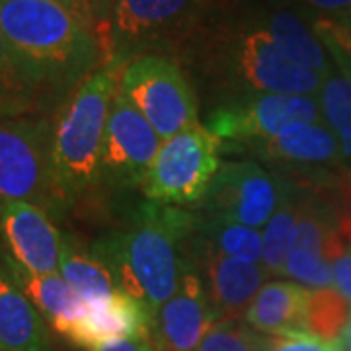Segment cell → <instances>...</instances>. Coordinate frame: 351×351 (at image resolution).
<instances>
[{"label":"cell","instance_id":"6da1fadb","mask_svg":"<svg viewBox=\"0 0 351 351\" xmlns=\"http://www.w3.org/2000/svg\"><path fill=\"white\" fill-rule=\"evenodd\" d=\"M199 78L221 106L267 94L313 96L326 76L295 64L277 47L260 18H213L174 59Z\"/></svg>","mask_w":351,"mask_h":351},{"label":"cell","instance_id":"7a4b0ae2","mask_svg":"<svg viewBox=\"0 0 351 351\" xmlns=\"http://www.w3.org/2000/svg\"><path fill=\"white\" fill-rule=\"evenodd\" d=\"M0 32L47 110L104 63L98 39L55 0H0Z\"/></svg>","mask_w":351,"mask_h":351},{"label":"cell","instance_id":"3957f363","mask_svg":"<svg viewBox=\"0 0 351 351\" xmlns=\"http://www.w3.org/2000/svg\"><path fill=\"white\" fill-rule=\"evenodd\" d=\"M197 226V217L151 203L138 209L131 226L104 234L90 250L112 271L119 291L156 313L180 287L189 262L180 256V244L193 237Z\"/></svg>","mask_w":351,"mask_h":351},{"label":"cell","instance_id":"277c9868","mask_svg":"<svg viewBox=\"0 0 351 351\" xmlns=\"http://www.w3.org/2000/svg\"><path fill=\"white\" fill-rule=\"evenodd\" d=\"M119 63L94 71L53 115V164L64 199L73 205L100 182V158Z\"/></svg>","mask_w":351,"mask_h":351},{"label":"cell","instance_id":"5b68a950","mask_svg":"<svg viewBox=\"0 0 351 351\" xmlns=\"http://www.w3.org/2000/svg\"><path fill=\"white\" fill-rule=\"evenodd\" d=\"M230 0H115L110 20V63L125 64L143 55L174 61L180 51Z\"/></svg>","mask_w":351,"mask_h":351},{"label":"cell","instance_id":"8992f818","mask_svg":"<svg viewBox=\"0 0 351 351\" xmlns=\"http://www.w3.org/2000/svg\"><path fill=\"white\" fill-rule=\"evenodd\" d=\"M10 203H32L51 217L71 207L55 174L53 119L45 115L0 117V211Z\"/></svg>","mask_w":351,"mask_h":351},{"label":"cell","instance_id":"52a82bcc","mask_svg":"<svg viewBox=\"0 0 351 351\" xmlns=\"http://www.w3.org/2000/svg\"><path fill=\"white\" fill-rule=\"evenodd\" d=\"M117 90L168 141L197 125V96L182 66L168 57L143 55L121 66Z\"/></svg>","mask_w":351,"mask_h":351},{"label":"cell","instance_id":"ba28073f","mask_svg":"<svg viewBox=\"0 0 351 351\" xmlns=\"http://www.w3.org/2000/svg\"><path fill=\"white\" fill-rule=\"evenodd\" d=\"M219 147L221 138L199 123L164 141L141 186L145 195L172 207L203 199L221 168Z\"/></svg>","mask_w":351,"mask_h":351},{"label":"cell","instance_id":"9c48e42d","mask_svg":"<svg viewBox=\"0 0 351 351\" xmlns=\"http://www.w3.org/2000/svg\"><path fill=\"white\" fill-rule=\"evenodd\" d=\"M311 123H324L318 96L267 94L219 106L209 115L207 129L221 141L254 145Z\"/></svg>","mask_w":351,"mask_h":351},{"label":"cell","instance_id":"30bf717a","mask_svg":"<svg viewBox=\"0 0 351 351\" xmlns=\"http://www.w3.org/2000/svg\"><path fill=\"white\" fill-rule=\"evenodd\" d=\"M160 147L158 133L117 90L104 135L100 182L110 186H143Z\"/></svg>","mask_w":351,"mask_h":351},{"label":"cell","instance_id":"8fae6325","mask_svg":"<svg viewBox=\"0 0 351 351\" xmlns=\"http://www.w3.org/2000/svg\"><path fill=\"white\" fill-rule=\"evenodd\" d=\"M287 188L252 160L223 162L205 195L211 217L258 228L277 211Z\"/></svg>","mask_w":351,"mask_h":351},{"label":"cell","instance_id":"7c38bea8","mask_svg":"<svg viewBox=\"0 0 351 351\" xmlns=\"http://www.w3.org/2000/svg\"><path fill=\"white\" fill-rule=\"evenodd\" d=\"M338 237L336 205L320 191L304 189V209L283 274L306 287H332V256Z\"/></svg>","mask_w":351,"mask_h":351},{"label":"cell","instance_id":"4fadbf2b","mask_svg":"<svg viewBox=\"0 0 351 351\" xmlns=\"http://www.w3.org/2000/svg\"><path fill=\"white\" fill-rule=\"evenodd\" d=\"M215 322L207 289L188 262L174 297L154 313L151 339L156 351H197Z\"/></svg>","mask_w":351,"mask_h":351},{"label":"cell","instance_id":"5bb4252c","mask_svg":"<svg viewBox=\"0 0 351 351\" xmlns=\"http://www.w3.org/2000/svg\"><path fill=\"white\" fill-rule=\"evenodd\" d=\"M4 250L32 274H59L63 232L49 213L32 203H10L0 211Z\"/></svg>","mask_w":351,"mask_h":351},{"label":"cell","instance_id":"9a60e30c","mask_svg":"<svg viewBox=\"0 0 351 351\" xmlns=\"http://www.w3.org/2000/svg\"><path fill=\"white\" fill-rule=\"evenodd\" d=\"M195 254L199 256V262L203 265L201 269L207 281L205 289L217 316V322L219 320L237 322L239 318H244L258 291L263 287V277L267 271L258 263L230 258L201 242Z\"/></svg>","mask_w":351,"mask_h":351},{"label":"cell","instance_id":"2e32d148","mask_svg":"<svg viewBox=\"0 0 351 351\" xmlns=\"http://www.w3.org/2000/svg\"><path fill=\"white\" fill-rule=\"evenodd\" d=\"M152 318L154 313L145 302L117 291L106 301L88 304L84 316L64 338L88 351L113 339L151 338Z\"/></svg>","mask_w":351,"mask_h":351},{"label":"cell","instance_id":"e0dca14e","mask_svg":"<svg viewBox=\"0 0 351 351\" xmlns=\"http://www.w3.org/2000/svg\"><path fill=\"white\" fill-rule=\"evenodd\" d=\"M0 265L16 287L24 293L55 332L64 336L84 316L88 302L63 279L61 274H32L0 248Z\"/></svg>","mask_w":351,"mask_h":351},{"label":"cell","instance_id":"ac0fdd59","mask_svg":"<svg viewBox=\"0 0 351 351\" xmlns=\"http://www.w3.org/2000/svg\"><path fill=\"white\" fill-rule=\"evenodd\" d=\"M308 291L293 281L265 283L244 314V320L256 332L267 336L304 332Z\"/></svg>","mask_w":351,"mask_h":351},{"label":"cell","instance_id":"d6986e66","mask_svg":"<svg viewBox=\"0 0 351 351\" xmlns=\"http://www.w3.org/2000/svg\"><path fill=\"white\" fill-rule=\"evenodd\" d=\"M0 351H55L34 302L0 265Z\"/></svg>","mask_w":351,"mask_h":351},{"label":"cell","instance_id":"ffe728a7","mask_svg":"<svg viewBox=\"0 0 351 351\" xmlns=\"http://www.w3.org/2000/svg\"><path fill=\"white\" fill-rule=\"evenodd\" d=\"M263 160L281 164H330L341 158V141L326 123L291 129L283 135L254 143Z\"/></svg>","mask_w":351,"mask_h":351},{"label":"cell","instance_id":"44dd1931","mask_svg":"<svg viewBox=\"0 0 351 351\" xmlns=\"http://www.w3.org/2000/svg\"><path fill=\"white\" fill-rule=\"evenodd\" d=\"M260 20L289 61L322 76H328L334 71L326 55V47L314 36L313 27L302 22L301 16L289 10H279L263 14Z\"/></svg>","mask_w":351,"mask_h":351},{"label":"cell","instance_id":"7402d4cb","mask_svg":"<svg viewBox=\"0 0 351 351\" xmlns=\"http://www.w3.org/2000/svg\"><path fill=\"white\" fill-rule=\"evenodd\" d=\"M59 274L88 304L106 301L119 291L112 271L104 262L92 250H84L82 244L71 234H63Z\"/></svg>","mask_w":351,"mask_h":351},{"label":"cell","instance_id":"603a6c76","mask_svg":"<svg viewBox=\"0 0 351 351\" xmlns=\"http://www.w3.org/2000/svg\"><path fill=\"white\" fill-rule=\"evenodd\" d=\"M302 209H304V189L287 186L283 199L263 232L262 267L267 274H279V276L283 274L289 252L295 242Z\"/></svg>","mask_w":351,"mask_h":351},{"label":"cell","instance_id":"cb8c5ba5","mask_svg":"<svg viewBox=\"0 0 351 351\" xmlns=\"http://www.w3.org/2000/svg\"><path fill=\"white\" fill-rule=\"evenodd\" d=\"M43 112H47V104L0 32V117H24Z\"/></svg>","mask_w":351,"mask_h":351},{"label":"cell","instance_id":"d4e9b609","mask_svg":"<svg viewBox=\"0 0 351 351\" xmlns=\"http://www.w3.org/2000/svg\"><path fill=\"white\" fill-rule=\"evenodd\" d=\"M195 234L201 244L221 252L225 256L239 258V260L250 263L262 262L263 237L256 228L211 217L205 223H201L199 219V226H197Z\"/></svg>","mask_w":351,"mask_h":351},{"label":"cell","instance_id":"484cf974","mask_svg":"<svg viewBox=\"0 0 351 351\" xmlns=\"http://www.w3.org/2000/svg\"><path fill=\"white\" fill-rule=\"evenodd\" d=\"M350 320V302L343 299V295L334 285L308 291L304 332L328 341H338L343 338Z\"/></svg>","mask_w":351,"mask_h":351},{"label":"cell","instance_id":"4316f807","mask_svg":"<svg viewBox=\"0 0 351 351\" xmlns=\"http://www.w3.org/2000/svg\"><path fill=\"white\" fill-rule=\"evenodd\" d=\"M322 119L339 138L351 133V80L332 71L318 92Z\"/></svg>","mask_w":351,"mask_h":351},{"label":"cell","instance_id":"83f0119b","mask_svg":"<svg viewBox=\"0 0 351 351\" xmlns=\"http://www.w3.org/2000/svg\"><path fill=\"white\" fill-rule=\"evenodd\" d=\"M69 14H73L88 32L98 39L104 53V66L110 64V20L112 0H55Z\"/></svg>","mask_w":351,"mask_h":351},{"label":"cell","instance_id":"f1b7e54d","mask_svg":"<svg viewBox=\"0 0 351 351\" xmlns=\"http://www.w3.org/2000/svg\"><path fill=\"white\" fill-rule=\"evenodd\" d=\"M262 336L232 320H219L201 339L197 351H260Z\"/></svg>","mask_w":351,"mask_h":351},{"label":"cell","instance_id":"f546056e","mask_svg":"<svg viewBox=\"0 0 351 351\" xmlns=\"http://www.w3.org/2000/svg\"><path fill=\"white\" fill-rule=\"evenodd\" d=\"M313 32L330 55L351 53V8L338 16L313 18Z\"/></svg>","mask_w":351,"mask_h":351},{"label":"cell","instance_id":"4dcf8cb0","mask_svg":"<svg viewBox=\"0 0 351 351\" xmlns=\"http://www.w3.org/2000/svg\"><path fill=\"white\" fill-rule=\"evenodd\" d=\"M260 351H346L343 339L328 341L308 332H295L287 336H262Z\"/></svg>","mask_w":351,"mask_h":351},{"label":"cell","instance_id":"1f68e13d","mask_svg":"<svg viewBox=\"0 0 351 351\" xmlns=\"http://www.w3.org/2000/svg\"><path fill=\"white\" fill-rule=\"evenodd\" d=\"M332 277L334 287L343 295L351 306V240L339 232L334 256H332Z\"/></svg>","mask_w":351,"mask_h":351},{"label":"cell","instance_id":"d6a6232c","mask_svg":"<svg viewBox=\"0 0 351 351\" xmlns=\"http://www.w3.org/2000/svg\"><path fill=\"white\" fill-rule=\"evenodd\" d=\"M302 10L313 14V18L320 16H338L351 8V0H299Z\"/></svg>","mask_w":351,"mask_h":351},{"label":"cell","instance_id":"836d02e7","mask_svg":"<svg viewBox=\"0 0 351 351\" xmlns=\"http://www.w3.org/2000/svg\"><path fill=\"white\" fill-rule=\"evenodd\" d=\"M334 193H336L338 217L351 221V170H346V172H341L338 176L336 186H334Z\"/></svg>","mask_w":351,"mask_h":351},{"label":"cell","instance_id":"e575fe53","mask_svg":"<svg viewBox=\"0 0 351 351\" xmlns=\"http://www.w3.org/2000/svg\"><path fill=\"white\" fill-rule=\"evenodd\" d=\"M90 351H156L151 338H123L106 341Z\"/></svg>","mask_w":351,"mask_h":351},{"label":"cell","instance_id":"d590c367","mask_svg":"<svg viewBox=\"0 0 351 351\" xmlns=\"http://www.w3.org/2000/svg\"><path fill=\"white\" fill-rule=\"evenodd\" d=\"M330 59L339 73L348 80H351V53H334V55H330Z\"/></svg>","mask_w":351,"mask_h":351},{"label":"cell","instance_id":"8d00e7d4","mask_svg":"<svg viewBox=\"0 0 351 351\" xmlns=\"http://www.w3.org/2000/svg\"><path fill=\"white\" fill-rule=\"evenodd\" d=\"M339 141H341V160L351 162V133L343 138H339Z\"/></svg>","mask_w":351,"mask_h":351},{"label":"cell","instance_id":"74e56055","mask_svg":"<svg viewBox=\"0 0 351 351\" xmlns=\"http://www.w3.org/2000/svg\"><path fill=\"white\" fill-rule=\"evenodd\" d=\"M343 346H346V351H351V320L348 328H346V332H343Z\"/></svg>","mask_w":351,"mask_h":351},{"label":"cell","instance_id":"f35d334b","mask_svg":"<svg viewBox=\"0 0 351 351\" xmlns=\"http://www.w3.org/2000/svg\"><path fill=\"white\" fill-rule=\"evenodd\" d=\"M112 2H113V4H115V0H112Z\"/></svg>","mask_w":351,"mask_h":351}]
</instances>
